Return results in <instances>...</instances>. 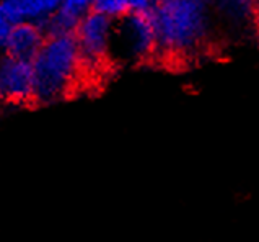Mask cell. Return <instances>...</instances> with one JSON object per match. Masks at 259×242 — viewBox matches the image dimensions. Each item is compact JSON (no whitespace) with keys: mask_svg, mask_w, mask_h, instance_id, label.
<instances>
[{"mask_svg":"<svg viewBox=\"0 0 259 242\" xmlns=\"http://www.w3.org/2000/svg\"><path fill=\"white\" fill-rule=\"evenodd\" d=\"M210 0H161L153 7L158 51L189 54L210 30ZM157 51V53H158Z\"/></svg>","mask_w":259,"mask_h":242,"instance_id":"obj_1","label":"cell"},{"mask_svg":"<svg viewBox=\"0 0 259 242\" xmlns=\"http://www.w3.org/2000/svg\"><path fill=\"white\" fill-rule=\"evenodd\" d=\"M34 101L42 105L65 98L82 72L78 45L73 33L49 34L33 59Z\"/></svg>","mask_w":259,"mask_h":242,"instance_id":"obj_2","label":"cell"},{"mask_svg":"<svg viewBox=\"0 0 259 242\" xmlns=\"http://www.w3.org/2000/svg\"><path fill=\"white\" fill-rule=\"evenodd\" d=\"M113 33L114 20L96 10H90L80 20L73 34L78 45L82 67H98L106 61L113 46Z\"/></svg>","mask_w":259,"mask_h":242,"instance_id":"obj_3","label":"cell"},{"mask_svg":"<svg viewBox=\"0 0 259 242\" xmlns=\"http://www.w3.org/2000/svg\"><path fill=\"white\" fill-rule=\"evenodd\" d=\"M121 43L131 59L144 61L158 51L157 26L152 12H129L119 18Z\"/></svg>","mask_w":259,"mask_h":242,"instance_id":"obj_4","label":"cell"},{"mask_svg":"<svg viewBox=\"0 0 259 242\" xmlns=\"http://www.w3.org/2000/svg\"><path fill=\"white\" fill-rule=\"evenodd\" d=\"M0 98L18 105L34 101L33 61L13 56L0 61Z\"/></svg>","mask_w":259,"mask_h":242,"instance_id":"obj_5","label":"cell"},{"mask_svg":"<svg viewBox=\"0 0 259 242\" xmlns=\"http://www.w3.org/2000/svg\"><path fill=\"white\" fill-rule=\"evenodd\" d=\"M46 33L34 21H20L12 26V31L7 40L5 51L9 56L20 57V59L33 61L34 56L41 49Z\"/></svg>","mask_w":259,"mask_h":242,"instance_id":"obj_6","label":"cell"},{"mask_svg":"<svg viewBox=\"0 0 259 242\" xmlns=\"http://www.w3.org/2000/svg\"><path fill=\"white\" fill-rule=\"evenodd\" d=\"M93 0H62L59 9L46 21L39 25L46 36L73 33L88 12L92 10Z\"/></svg>","mask_w":259,"mask_h":242,"instance_id":"obj_7","label":"cell"},{"mask_svg":"<svg viewBox=\"0 0 259 242\" xmlns=\"http://www.w3.org/2000/svg\"><path fill=\"white\" fill-rule=\"evenodd\" d=\"M62 0H4L0 9L12 23L34 21L41 25L59 9Z\"/></svg>","mask_w":259,"mask_h":242,"instance_id":"obj_8","label":"cell"},{"mask_svg":"<svg viewBox=\"0 0 259 242\" xmlns=\"http://www.w3.org/2000/svg\"><path fill=\"white\" fill-rule=\"evenodd\" d=\"M92 10L100 12L113 20H119L131 12L129 0H93Z\"/></svg>","mask_w":259,"mask_h":242,"instance_id":"obj_9","label":"cell"},{"mask_svg":"<svg viewBox=\"0 0 259 242\" xmlns=\"http://www.w3.org/2000/svg\"><path fill=\"white\" fill-rule=\"evenodd\" d=\"M12 26L13 23L4 13V10L0 9V49H5L7 40H9V34L12 31Z\"/></svg>","mask_w":259,"mask_h":242,"instance_id":"obj_10","label":"cell"},{"mask_svg":"<svg viewBox=\"0 0 259 242\" xmlns=\"http://www.w3.org/2000/svg\"><path fill=\"white\" fill-rule=\"evenodd\" d=\"M155 7V0H129L131 12H152Z\"/></svg>","mask_w":259,"mask_h":242,"instance_id":"obj_11","label":"cell"},{"mask_svg":"<svg viewBox=\"0 0 259 242\" xmlns=\"http://www.w3.org/2000/svg\"><path fill=\"white\" fill-rule=\"evenodd\" d=\"M158 2H161V0H155V5H157Z\"/></svg>","mask_w":259,"mask_h":242,"instance_id":"obj_12","label":"cell"}]
</instances>
